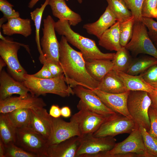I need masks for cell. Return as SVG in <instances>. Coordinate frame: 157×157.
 <instances>
[{"instance_id": "cell-1", "label": "cell", "mask_w": 157, "mask_h": 157, "mask_svg": "<svg viewBox=\"0 0 157 157\" xmlns=\"http://www.w3.org/2000/svg\"><path fill=\"white\" fill-rule=\"evenodd\" d=\"M59 60L65 81L71 88L80 85L92 90L97 88L100 82L87 72L82 53L72 47L63 35L59 42Z\"/></svg>"}, {"instance_id": "cell-2", "label": "cell", "mask_w": 157, "mask_h": 157, "mask_svg": "<svg viewBox=\"0 0 157 157\" xmlns=\"http://www.w3.org/2000/svg\"><path fill=\"white\" fill-rule=\"evenodd\" d=\"M70 26L68 22L66 20H59L55 22V31L59 35L64 36L68 43L80 50L85 60L113 59L115 53L102 52L95 41L75 32Z\"/></svg>"}, {"instance_id": "cell-3", "label": "cell", "mask_w": 157, "mask_h": 157, "mask_svg": "<svg viewBox=\"0 0 157 157\" xmlns=\"http://www.w3.org/2000/svg\"><path fill=\"white\" fill-rule=\"evenodd\" d=\"M63 73L60 76L47 79L40 78L27 73L24 76L22 82L32 95L38 97L47 93L52 94L63 97L74 94L73 89L67 85Z\"/></svg>"}, {"instance_id": "cell-4", "label": "cell", "mask_w": 157, "mask_h": 157, "mask_svg": "<svg viewBox=\"0 0 157 157\" xmlns=\"http://www.w3.org/2000/svg\"><path fill=\"white\" fill-rule=\"evenodd\" d=\"M152 157L144 145L138 126L123 141L116 143L111 150L94 157Z\"/></svg>"}, {"instance_id": "cell-5", "label": "cell", "mask_w": 157, "mask_h": 157, "mask_svg": "<svg viewBox=\"0 0 157 157\" xmlns=\"http://www.w3.org/2000/svg\"><path fill=\"white\" fill-rule=\"evenodd\" d=\"M151 104V99L147 92L130 91L127 101L129 113L138 125L144 128L147 131L150 126L148 110Z\"/></svg>"}, {"instance_id": "cell-6", "label": "cell", "mask_w": 157, "mask_h": 157, "mask_svg": "<svg viewBox=\"0 0 157 157\" xmlns=\"http://www.w3.org/2000/svg\"><path fill=\"white\" fill-rule=\"evenodd\" d=\"M0 32V55L6 63L9 71L15 80L22 82L24 76L27 73L20 64L17 56V52L21 46L24 47L30 53L26 45L14 42L9 38L3 36Z\"/></svg>"}, {"instance_id": "cell-7", "label": "cell", "mask_w": 157, "mask_h": 157, "mask_svg": "<svg viewBox=\"0 0 157 157\" xmlns=\"http://www.w3.org/2000/svg\"><path fill=\"white\" fill-rule=\"evenodd\" d=\"M47 142L30 126L16 129L15 144L37 157H47Z\"/></svg>"}, {"instance_id": "cell-8", "label": "cell", "mask_w": 157, "mask_h": 157, "mask_svg": "<svg viewBox=\"0 0 157 157\" xmlns=\"http://www.w3.org/2000/svg\"><path fill=\"white\" fill-rule=\"evenodd\" d=\"M125 47L135 56L143 53L157 59V50L149 36L146 27L141 21H135L132 37Z\"/></svg>"}, {"instance_id": "cell-9", "label": "cell", "mask_w": 157, "mask_h": 157, "mask_svg": "<svg viewBox=\"0 0 157 157\" xmlns=\"http://www.w3.org/2000/svg\"><path fill=\"white\" fill-rule=\"evenodd\" d=\"M55 22L50 15H48L44 19L43 28L42 29L43 36L40 40V44L45 62L60 63L59 42L55 33Z\"/></svg>"}, {"instance_id": "cell-10", "label": "cell", "mask_w": 157, "mask_h": 157, "mask_svg": "<svg viewBox=\"0 0 157 157\" xmlns=\"http://www.w3.org/2000/svg\"><path fill=\"white\" fill-rule=\"evenodd\" d=\"M138 126L132 119L116 113L107 119L92 135L114 137L120 134L130 133Z\"/></svg>"}, {"instance_id": "cell-11", "label": "cell", "mask_w": 157, "mask_h": 157, "mask_svg": "<svg viewBox=\"0 0 157 157\" xmlns=\"http://www.w3.org/2000/svg\"><path fill=\"white\" fill-rule=\"evenodd\" d=\"M77 108L79 111L72 116L70 120L77 124L81 137L93 135L110 117H104L83 107L77 106Z\"/></svg>"}, {"instance_id": "cell-12", "label": "cell", "mask_w": 157, "mask_h": 157, "mask_svg": "<svg viewBox=\"0 0 157 157\" xmlns=\"http://www.w3.org/2000/svg\"><path fill=\"white\" fill-rule=\"evenodd\" d=\"M81 137V143L76 157H93L99 153L112 149L116 141L111 136L97 137L91 135Z\"/></svg>"}, {"instance_id": "cell-13", "label": "cell", "mask_w": 157, "mask_h": 157, "mask_svg": "<svg viewBox=\"0 0 157 157\" xmlns=\"http://www.w3.org/2000/svg\"><path fill=\"white\" fill-rule=\"evenodd\" d=\"M80 100L77 106L84 107L95 113L110 117L116 113L107 107L92 90L78 85L73 89Z\"/></svg>"}, {"instance_id": "cell-14", "label": "cell", "mask_w": 157, "mask_h": 157, "mask_svg": "<svg viewBox=\"0 0 157 157\" xmlns=\"http://www.w3.org/2000/svg\"><path fill=\"white\" fill-rule=\"evenodd\" d=\"M46 104L42 99L29 94L26 97L20 96L9 97L0 100V113H6L20 108L34 110L44 108Z\"/></svg>"}, {"instance_id": "cell-15", "label": "cell", "mask_w": 157, "mask_h": 157, "mask_svg": "<svg viewBox=\"0 0 157 157\" xmlns=\"http://www.w3.org/2000/svg\"><path fill=\"white\" fill-rule=\"evenodd\" d=\"M53 133L50 139L47 142L48 147L57 144L73 137H81L77 125L70 120L67 122L60 117L51 116Z\"/></svg>"}, {"instance_id": "cell-16", "label": "cell", "mask_w": 157, "mask_h": 157, "mask_svg": "<svg viewBox=\"0 0 157 157\" xmlns=\"http://www.w3.org/2000/svg\"><path fill=\"white\" fill-rule=\"evenodd\" d=\"M92 91L107 107L114 112L132 118L127 107L130 91L119 93H108L97 89Z\"/></svg>"}, {"instance_id": "cell-17", "label": "cell", "mask_w": 157, "mask_h": 157, "mask_svg": "<svg viewBox=\"0 0 157 157\" xmlns=\"http://www.w3.org/2000/svg\"><path fill=\"white\" fill-rule=\"evenodd\" d=\"M29 126L47 142L51 138L53 133L51 116L44 108L36 110L31 109Z\"/></svg>"}, {"instance_id": "cell-18", "label": "cell", "mask_w": 157, "mask_h": 157, "mask_svg": "<svg viewBox=\"0 0 157 157\" xmlns=\"http://www.w3.org/2000/svg\"><path fill=\"white\" fill-rule=\"evenodd\" d=\"M28 92L29 90L22 82L12 78L3 69L0 72V100H4L14 94L25 98L29 95Z\"/></svg>"}, {"instance_id": "cell-19", "label": "cell", "mask_w": 157, "mask_h": 157, "mask_svg": "<svg viewBox=\"0 0 157 157\" xmlns=\"http://www.w3.org/2000/svg\"><path fill=\"white\" fill-rule=\"evenodd\" d=\"M81 141L80 137L75 136L49 146L47 150V157H76Z\"/></svg>"}, {"instance_id": "cell-20", "label": "cell", "mask_w": 157, "mask_h": 157, "mask_svg": "<svg viewBox=\"0 0 157 157\" xmlns=\"http://www.w3.org/2000/svg\"><path fill=\"white\" fill-rule=\"evenodd\" d=\"M48 5L53 16L68 21L71 26H76L82 21L81 16L71 10L64 0H49Z\"/></svg>"}, {"instance_id": "cell-21", "label": "cell", "mask_w": 157, "mask_h": 157, "mask_svg": "<svg viewBox=\"0 0 157 157\" xmlns=\"http://www.w3.org/2000/svg\"><path fill=\"white\" fill-rule=\"evenodd\" d=\"M117 21L115 15L107 6L97 20L84 24L83 28L89 34L95 36L99 39L103 33Z\"/></svg>"}, {"instance_id": "cell-22", "label": "cell", "mask_w": 157, "mask_h": 157, "mask_svg": "<svg viewBox=\"0 0 157 157\" xmlns=\"http://www.w3.org/2000/svg\"><path fill=\"white\" fill-rule=\"evenodd\" d=\"M31 20L30 19H24L20 17H13L9 19L6 24L0 27L3 34L7 36L15 34H21L27 37L32 33Z\"/></svg>"}, {"instance_id": "cell-23", "label": "cell", "mask_w": 157, "mask_h": 157, "mask_svg": "<svg viewBox=\"0 0 157 157\" xmlns=\"http://www.w3.org/2000/svg\"><path fill=\"white\" fill-rule=\"evenodd\" d=\"M116 71L123 81L126 91H144L149 94L155 91L156 88L150 85L140 75H133L120 71Z\"/></svg>"}, {"instance_id": "cell-24", "label": "cell", "mask_w": 157, "mask_h": 157, "mask_svg": "<svg viewBox=\"0 0 157 157\" xmlns=\"http://www.w3.org/2000/svg\"><path fill=\"white\" fill-rule=\"evenodd\" d=\"M85 66L89 75L99 82L113 67L111 60L99 59L85 60Z\"/></svg>"}, {"instance_id": "cell-25", "label": "cell", "mask_w": 157, "mask_h": 157, "mask_svg": "<svg viewBox=\"0 0 157 157\" xmlns=\"http://www.w3.org/2000/svg\"><path fill=\"white\" fill-rule=\"evenodd\" d=\"M96 89L110 93H119L126 91L122 79L116 71L113 70L105 75Z\"/></svg>"}, {"instance_id": "cell-26", "label": "cell", "mask_w": 157, "mask_h": 157, "mask_svg": "<svg viewBox=\"0 0 157 157\" xmlns=\"http://www.w3.org/2000/svg\"><path fill=\"white\" fill-rule=\"evenodd\" d=\"M119 22L106 30L99 39V45L110 51H117L122 47L120 43Z\"/></svg>"}, {"instance_id": "cell-27", "label": "cell", "mask_w": 157, "mask_h": 157, "mask_svg": "<svg viewBox=\"0 0 157 157\" xmlns=\"http://www.w3.org/2000/svg\"><path fill=\"white\" fill-rule=\"evenodd\" d=\"M16 128L10 120L8 113L0 114V139L5 145L15 143Z\"/></svg>"}, {"instance_id": "cell-28", "label": "cell", "mask_w": 157, "mask_h": 157, "mask_svg": "<svg viewBox=\"0 0 157 157\" xmlns=\"http://www.w3.org/2000/svg\"><path fill=\"white\" fill-rule=\"evenodd\" d=\"M156 64L157 59L152 56L139 57L133 59L126 73L133 75H138Z\"/></svg>"}, {"instance_id": "cell-29", "label": "cell", "mask_w": 157, "mask_h": 157, "mask_svg": "<svg viewBox=\"0 0 157 157\" xmlns=\"http://www.w3.org/2000/svg\"><path fill=\"white\" fill-rule=\"evenodd\" d=\"M49 0H45L44 3L42 5L40 8H37L30 13L31 19L34 22L35 26V41L38 51L40 54L39 60L40 62L44 61L45 59L42 53L40 44V30L43 13L46 6L48 5Z\"/></svg>"}, {"instance_id": "cell-30", "label": "cell", "mask_w": 157, "mask_h": 157, "mask_svg": "<svg viewBox=\"0 0 157 157\" xmlns=\"http://www.w3.org/2000/svg\"><path fill=\"white\" fill-rule=\"evenodd\" d=\"M108 6L120 23L129 19L133 16L123 0H106Z\"/></svg>"}, {"instance_id": "cell-31", "label": "cell", "mask_w": 157, "mask_h": 157, "mask_svg": "<svg viewBox=\"0 0 157 157\" xmlns=\"http://www.w3.org/2000/svg\"><path fill=\"white\" fill-rule=\"evenodd\" d=\"M133 59L129 51L125 47H122L116 51L112 60L113 70L126 73Z\"/></svg>"}, {"instance_id": "cell-32", "label": "cell", "mask_w": 157, "mask_h": 157, "mask_svg": "<svg viewBox=\"0 0 157 157\" xmlns=\"http://www.w3.org/2000/svg\"><path fill=\"white\" fill-rule=\"evenodd\" d=\"M8 114L10 120L16 129H20L30 126L31 109H17Z\"/></svg>"}, {"instance_id": "cell-33", "label": "cell", "mask_w": 157, "mask_h": 157, "mask_svg": "<svg viewBox=\"0 0 157 157\" xmlns=\"http://www.w3.org/2000/svg\"><path fill=\"white\" fill-rule=\"evenodd\" d=\"M135 19L132 16L127 20L119 23L120 43L125 47L132 37Z\"/></svg>"}, {"instance_id": "cell-34", "label": "cell", "mask_w": 157, "mask_h": 157, "mask_svg": "<svg viewBox=\"0 0 157 157\" xmlns=\"http://www.w3.org/2000/svg\"><path fill=\"white\" fill-rule=\"evenodd\" d=\"M139 126L148 152L152 157H157V138L150 135L144 128Z\"/></svg>"}, {"instance_id": "cell-35", "label": "cell", "mask_w": 157, "mask_h": 157, "mask_svg": "<svg viewBox=\"0 0 157 157\" xmlns=\"http://www.w3.org/2000/svg\"><path fill=\"white\" fill-rule=\"evenodd\" d=\"M4 157H37L33 154L27 152L13 142L5 145Z\"/></svg>"}, {"instance_id": "cell-36", "label": "cell", "mask_w": 157, "mask_h": 157, "mask_svg": "<svg viewBox=\"0 0 157 157\" xmlns=\"http://www.w3.org/2000/svg\"><path fill=\"white\" fill-rule=\"evenodd\" d=\"M131 12L135 21H141V10L144 0H123Z\"/></svg>"}, {"instance_id": "cell-37", "label": "cell", "mask_w": 157, "mask_h": 157, "mask_svg": "<svg viewBox=\"0 0 157 157\" xmlns=\"http://www.w3.org/2000/svg\"><path fill=\"white\" fill-rule=\"evenodd\" d=\"M139 75L150 85L157 88V64L152 66Z\"/></svg>"}, {"instance_id": "cell-38", "label": "cell", "mask_w": 157, "mask_h": 157, "mask_svg": "<svg viewBox=\"0 0 157 157\" xmlns=\"http://www.w3.org/2000/svg\"><path fill=\"white\" fill-rule=\"evenodd\" d=\"M13 6L7 0H0V10L3 14V17L6 20L10 18L19 17V12L13 8Z\"/></svg>"}, {"instance_id": "cell-39", "label": "cell", "mask_w": 157, "mask_h": 157, "mask_svg": "<svg viewBox=\"0 0 157 157\" xmlns=\"http://www.w3.org/2000/svg\"><path fill=\"white\" fill-rule=\"evenodd\" d=\"M141 21L148 29V34L152 41H157V22L153 18L143 17Z\"/></svg>"}, {"instance_id": "cell-40", "label": "cell", "mask_w": 157, "mask_h": 157, "mask_svg": "<svg viewBox=\"0 0 157 157\" xmlns=\"http://www.w3.org/2000/svg\"><path fill=\"white\" fill-rule=\"evenodd\" d=\"M157 0H144L141 10L142 16L154 18Z\"/></svg>"}, {"instance_id": "cell-41", "label": "cell", "mask_w": 157, "mask_h": 157, "mask_svg": "<svg viewBox=\"0 0 157 157\" xmlns=\"http://www.w3.org/2000/svg\"><path fill=\"white\" fill-rule=\"evenodd\" d=\"M150 126L148 131L149 133L157 138V110L151 106L148 110Z\"/></svg>"}, {"instance_id": "cell-42", "label": "cell", "mask_w": 157, "mask_h": 157, "mask_svg": "<svg viewBox=\"0 0 157 157\" xmlns=\"http://www.w3.org/2000/svg\"><path fill=\"white\" fill-rule=\"evenodd\" d=\"M44 64L47 66L53 77L58 76L63 73V70L60 63L45 61Z\"/></svg>"}, {"instance_id": "cell-43", "label": "cell", "mask_w": 157, "mask_h": 157, "mask_svg": "<svg viewBox=\"0 0 157 157\" xmlns=\"http://www.w3.org/2000/svg\"><path fill=\"white\" fill-rule=\"evenodd\" d=\"M32 75L36 77L43 79L54 77L48 67L45 64L43 65L42 68L40 70Z\"/></svg>"}, {"instance_id": "cell-44", "label": "cell", "mask_w": 157, "mask_h": 157, "mask_svg": "<svg viewBox=\"0 0 157 157\" xmlns=\"http://www.w3.org/2000/svg\"><path fill=\"white\" fill-rule=\"evenodd\" d=\"M49 114L53 117H60L61 115V108L57 105H53L50 108Z\"/></svg>"}, {"instance_id": "cell-45", "label": "cell", "mask_w": 157, "mask_h": 157, "mask_svg": "<svg viewBox=\"0 0 157 157\" xmlns=\"http://www.w3.org/2000/svg\"><path fill=\"white\" fill-rule=\"evenodd\" d=\"M148 94L151 100V106L157 110V88L154 93Z\"/></svg>"}, {"instance_id": "cell-46", "label": "cell", "mask_w": 157, "mask_h": 157, "mask_svg": "<svg viewBox=\"0 0 157 157\" xmlns=\"http://www.w3.org/2000/svg\"><path fill=\"white\" fill-rule=\"evenodd\" d=\"M61 115L63 117L67 118L71 116V111L68 106H64L61 109Z\"/></svg>"}, {"instance_id": "cell-47", "label": "cell", "mask_w": 157, "mask_h": 157, "mask_svg": "<svg viewBox=\"0 0 157 157\" xmlns=\"http://www.w3.org/2000/svg\"><path fill=\"white\" fill-rule=\"evenodd\" d=\"M5 153V145L2 141L0 139V157H4Z\"/></svg>"}, {"instance_id": "cell-48", "label": "cell", "mask_w": 157, "mask_h": 157, "mask_svg": "<svg viewBox=\"0 0 157 157\" xmlns=\"http://www.w3.org/2000/svg\"><path fill=\"white\" fill-rule=\"evenodd\" d=\"M40 0H30L28 4V6L30 8H32L35 6L37 2Z\"/></svg>"}, {"instance_id": "cell-49", "label": "cell", "mask_w": 157, "mask_h": 157, "mask_svg": "<svg viewBox=\"0 0 157 157\" xmlns=\"http://www.w3.org/2000/svg\"><path fill=\"white\" fill-rule=\"evenodd\" d=\"M6 65H7L5 62L1 57H0V72H1L3 69V68Z\"/></svg>"}, {"instance_id": "cell-50", "label": "cell", "mask_w": 157, "mask_h": 157, "mask_svg": "<svg viewBox=\"0 0 157 157\" xmlns=\"http://www.w3.org/2000/svg\"><path fill=\"white\" fill-rule=\"evenodd\" d=\"M154 18H155L157 20V6L155 12Z\"/></svg>"}, {"instance_id": "cell-51", "label": "cell", "mask_w": 157, "mask_h": 157, "mask_svg": "<svg viewBox=\"0 0 157 157\" xmlns=\"http://www.w3.org/2000/svg\"><path fill=\"white\" fill-rule=\"evenodd\" d=\"M154 44L156 49L157 50V41H156L154 42Z\"/></svg>"}, {"instance_id": "cell-52", "label": "cell", "mask_w": 157, "mask_h": 157, "mask_svg": "<svg viewBox=\"0 0 157 157\" xmlns=\"http://www.w3.org/2000/svg\"><path fill=\"white\" fill-rule=\"evenodd\" d=\"M78 1L79 3H81L83 2V0H77Z\"/></svg>"}]
</instances>
